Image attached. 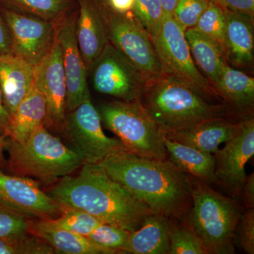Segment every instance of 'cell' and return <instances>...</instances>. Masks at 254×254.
I'll use <instances>...</instances> for the list:
<instances>
[{
    "instance_id": "6da1fadb",
    "label": "cell",
    "mask_w": 254,
    "mask_h": 254,
    "mask_svg": "<svg viewBox=\"0 0 254 254\" xmlns=\"http://www.w3.org/2000/svg\"><path fill=\"white\" fill-rule=\"evenodd\" d=\"M114 181L154 213L183 220L192 206L188 174L170 160L143 158L120 150L99 163Z\"/></svg>"
},
{
    "instance_id": "7a4b0ae2",
    "label": "cell",
    "mask_w": 254,
    "mask_h": 254,
    "mask_svg": "<svg viewBox=\"0 0 254 254\" xmlns=\"http://www.w3.org/2000/svg\"><path fill=\"white\" fill-rule=\"evenodd\" d=\"M76 176L63 177L48 194L63 208L91 214L103 223L133 232L153 211L114 181L98 163H84Z\"/></svg>"
},
{
    "instance_id": "3957f363",
    "label": "cell",
    "mask_w": 254,
    "mask_h": 254,
    "mask_svg": "<svg viewBox=\"0 0 254 254\" xmlns=\"http://www.w3.org/2000/svg\"><path fill=\"white\" fill-rule=\"evenodd\" d=\"M140 102L163 133L216 119L246 118L225 102L165 73L146 82Z\"/></svg>"
},
{
    "instance_id": "277c9868",
    "label": "cell",
    "mask_w": 254,
    "mask_h": 254,
    "mask_svg": "<svg viewBox=\"0 0 254 254\" xmlns=\"http://www.w3.org/2000/svg\"><path fill=\"white\" fill-rule=\"evenodd\" d=\"M5 150L9 158L4 170L39 183H53L71 175L84 164L76 152L50 133L44 125L36 128L23 143L6 137Z\"/></svg>"
},
{
    "instance_id": "5b68a950",
    "label": "cell",
    "mask_w": 254,
    "mask_h": 254,
    "mask_svg": "<svg viewBox=\"0 0 254 254\" xmlns=\"http://www.w3.org/2000/svg\"><path fill=\"white\" fill-rule=\"evenodd\" d=\"M192 206L182 221L195 232L207 254L235 253V230L242 208L235 200L188 174Z\"/></svg>"
},
{
    "instance_id": "8992f818",
    "label": "cell",
    "mask_w": 254,
    "mask_h": 254,
    "mask_svg": "<svg viewBox=\"0 0 254 254\" xmlns=\"http://www.w3.org/2000/svg\"><path fill=\"white\" fill-rule=\"evenodd\" d=\"M101 122L113 132L128 151L138 156L168 160L164 135L140 100H115L100 105Z\"/></svg>"
},
{
    "instance_id": "52a82bcc",
    "label": "cell",
    "mask_w": 254,
    "mask_h": 254,
    "mask_svg": "<svg viewBox=\"0 0 254 254\" xmlns=\"http://www.w3.org/2000/svg\"><path fill=\"white\" fill-rule=\"evenodd\" d=\"M151 41L163 73L181 80L210 98L226 103L195 66L185 31L172 15L164 14L160 31Z\"/></svg>"
},
{
    "instance_id": "ba28073f",
    "label": "cell",
    "mask_w": 254,
    "mask_h": 254,
    "mask_svg": "<svg viewBox=\"0 0 254 254\" xmlns=\"http://www.w3.org/2000/svg\"><path fill=\"white\" fill-rule=\"evenodd\" d=\"M101 123L99 112L92 103L91 98L66 113L60 133L84 163H99L114 152L127 150L119 138L105 135Z\"/></svg>"
},
{
    "instance_id": "9c48e42d",
    "label": "cell",
    "mask_w": 254,
    "mask_h": 254,
    "mask_svg": "<svg viewBox=\"0 0 254 254\" xmlns=\"http://www.w3.org/2000/svg\"><path fill=\"white\" fill-rule=\"evenodd\" d=\"M106 21L110 43L133 64L147 81L163 74L153 42L131 10L120 12L108 3Z\"/></svg>"
},
{
    "instance_id": "30bf717a",
    "label": "cell",
    "mask_w": 254,
    "mask_h": 254,
    "mask_svg": "<svg viewBox=\"0 0 254 254\" xmlns=\"http://www.w3.org/2000/svg\"><path fill=\"white\" fill-rule=\"evenodd\" d=\"M88 73L95 90L123 101L140 100L146 80L125 55L109 43Z\"/></svg>"
},
{
    "instance_id": "8fae6325",
    "label": "cell",
    "mask_w": 254,
    "mask_h": 254,
    "mask_svg": "<svg viewBox=\"0 0 254 254\" xmlns=\"http://www.w3.org/2000/svg\"><path fill=\"white\" fill-rule=\"evenodd\" d=\"M11 40V55L33 67L48 55L56 40L57 24L0 4Z\"/></svg>"
},
{
    "instance_id": "7c38bea8",
    "label": "cell",
    "mask_w": 254,
    "mask_h": 254,
    "mask_svg": "<svg viewBox=\"0 0 254 254\" xmlns=\"http://www.w3.org/2000/svg\"><path fill=\"white\" fill-rule=\"evenodd\" d=\"M214 154L216 184L232 195H240L247 177L246 165L254 155L253 117L242 119L235 134Z\"/></svg>"
},
{
    "instance_id": "4fadbf2b",
    "label": "cell",
    "mask_w": 254,
    "mask_h": 254,
    "mask_svg": "<svg viewBox=\"0 0 254 254\" xmlns=\"http://www.w3.org/2000/svg\"><path fill=\"white\" fill-rule=\"evenodd\" d=\"M0 205L30 220H52L63 213V207L41 190L39 182L2 172H0Z\"/></svg>"
},
{
    "instance_id": "5bb4252c",
    "label": "cell",
    "mask_w": 254,
    "mask_h": 254,
    "mask_svg": "<svg viewBox=\"0 0 254 254\" xmlns=\"http://www.w3.org/2000/svg\"><path fill=\"white\" fill-rule=\"evenodd\" d=\"M78 8L57 24L56 38L61 48L66 80V113L72 111L91 98L87 83V71L76 35Z\"/></svg>"
},
{
    "instance_id": "9a60e30c",
    "label": "cell",
    "mask_w": 254,
    "mask_h": 254,
    "mask_svg": "<svg viewBox=\"0 0 254 254\" xmlns=\"http://www.w3.org/2000/svg\"><path fill=\"white\" fill-rule=\"evenodd\" d=\"M34 83L46 100L45 127L60 133L66 113V86L61 48L57 38L49 53L34 67Z\"/></svg>"
},
{
    "instance_id": "2e32d148",
    "label": "cell",
    "mask_w": 254,
    "mask_h": 254,
    "mask_svg": "<svg viewBox=\"0 0 254 254\" xmlns=\"http://www.w3.org/2000/svg\"><path fill=\"white\" fill-rule=\"evenodd\" d=\"M76 35L87 71L110 43L107 28L108 0H76Z\"/></svg>"
},
{
    "instance_id": "e0dca14e",
    "label": "cell",
    "mask_w": 254,
    "mask_h": 254,
    "mask_svg": "<svg viewBox=\"0 0 254 254\" xmlns=\"http://www.w3.org/2000/svg\"><path fill=\"white\" fill-rule=\"evenodd\" d=\"M242 120L216 119L200 123L191 128L169 132L163 135L178 143L213 154L219 149L221 143H225L235 134Z\"/></svg>"
},
{
    "instance_id": "ac0fdd59",
    "label": "cell",
    "mask_w": 254,
    "mask_h": 254,
    "mask_svg": "<svg viewBox=\"0 0 254 254\" xmlns=\"http://www.w3.org/2000/svg\"><path fill=\"white\" fill-rule=\"evenodd\" d=\"M224 10L226 18L225 58L237 67H252L254 63V17Z\"/></svg>"
},
{
    "instance_id": "d6986e66",
    "label": "cell",
    "mask_w": 254,
    "mask_h": 254,
    "mask_svg": "<svg viewBox=\"0 0 254 254\" xmlns=\"http://www.w3.org/2000/svg\"><path fill=\"white\" fill-rule=\"evenodd\" d=\"M34 85V67L13 55H0V87L12 115Z\"/></svg>"
},
{
    "instance_id": "ffe728a7",
    "label": "cell",
    "mask_w": 254,
    "mask_h": 254,
    "mask_svg": "<svg viewBox=\"0 0 254 254\" xmlns=\"http://www.w3.org/2000/svg\"><path fill=\"white\" fill-rule=\"evenodd\" d=\"M170 222L159 214L147 217L138 230L130 232L124 254H170Z\"/></svg>"
},
{
    "instance_id": "44dd1931",
    "label": "cell",
    "mask_w": 254,
    "mask_h": 254,
    "mask_svg": "<svg viewBox=\"0 0 254 254\" xmlns=\"http://www.w3.org/2000/svg\"><path fill=\"white\" fill-rule=\"evenodd\" d=\"M31 233L46 242L58 254H116L113 251L97 245L87 237L50 226L44 220L32 221Z\"/></svg>"
},
{
    "instance_id": "7402d4cb",
    "label": "cell",
    "mask_w": 254,
    "mask_h": 254,
    "mask_svg": "<svg viewBox=\"0 0 254 254\" xmlns=\"http://www.w3.org/2000/svg\"><path fill=\"white\" fill-rule=\"evenodd\" d=\"M46 121V100L34 83L11 115L7 138L23 143L38 127L45 126Z\"/></svg>"
},
{
    "instance_id": "603a6c76",
    "label": "cell",
    "mask_w": 254,
    "mask_h": 254,
    "mask_svg": "<svg viewBox=\"0 0 254 254\" xmlns=\"http://www.w3.org/2000/svg\"><path fill=\"white\" fill-rule=\"evenodd\" d=\"M163 141L169 160L179 170L206 183H216L215 157L211 153L182 144L165 136Z\"/></svg>"
},
{
    "instance_id": "cb8c5ba5",
    "label": "cell",
    "mask_w": 254,
    "mask_h": 254,
    "mask_svg": "<svg viewBox=\"0 0 254 254\" xmlns=\"http://www.w3.org/2000/svg\"><path fill=\"white\" fill-rule=\"evenodd\" d=\"M227 104L243 116L252 113L254 105V78L227 63L214 86Z\"/></svg>"
},
{
    "instance_id": "d4e9b609",
    "label": "cell",
    "mask_w": 254,
    "mask_h": 254,
    "mask_svg": "<svg viewBox=\"0 0 254 254\" xmlns=\"http://www.w3.org/2000/svg\"><path fill=\"white\" fill-rule=\"evenodd\" d=\"M185 36L193 60L215 86L227 63L224 53L213 41L194 28L187 29Z\"/></svg>"
},
{
    "instance_id": "484cf974",
    "label": "cell",
    "mask_w": 254,
    "mask_h": 254,
    "mask_svg": "<svg viewBox=\"0 0 254 254\" xmlns=\"http://www.w3.org/2000/svg\"><path fill=\"white\" fill-rule=\"evenodd\" d=\"M0 4L55 23L78 8L76 0H0Z\"/></svg>"
},
{
    "instance_id": "4316f807",
    "label": "cell",
    "mask_w": 254,
    "mask_h": 254,
    "mask_svg": "<svg viewBox=\"0 0 254 254\" xmlns=\"http://www.w3.org/2000/svg\"><path fill=\"white\" fill-rule=\"evenodd\" d=\"M170 251L169 254H205L204 246L191 228L185 222L171 219Z\"/></svg>"
},
{
    "instance_id": "83f0119b",
    "label": "cell",
    "mask_w": 254,
    "mask_h": 254,
    "mask_svg": "<svg viewBox=\"0 0 254 254\" xmlns=\"http://www.w3.org/2000/svg\"><path fill=\"white\" fill-rule=\"evenodd\" d=\"M44 220L50 226L85 237L89 235L103 223L91 214L71 208H63V213L58 218Z\"/></svg>"
},
{
    "instance_id": "f1b7e54d",
    "label": "cell",
    "mask_w": 254,
    "mask_h": 254,
    "mask_svg": "<svg viewBox=\"0 0 254 254\" xmlns=\"http://www.w3.org/2000/svg\"><path fill=\"white\" fill-rule=\"evenodd\" d=\"M194 28L213 41L225 55L226 18L224 10L220 6L209 1L208 8L200 16Z\"/></svg>"
},
{
    "instance_id": "f546056e",
    "label": "cell",
    "mask_w": 254,
    "mask_h": 254,
    "mask_svg": "<svg viewBox=\"0 0 254 254\" xmlns=\"http://www.w3.org/2000/svg\"><path fill=\"white\" fill-rule=\"evenodd\" d=\"M131 11L153 39L160 31L164 16L160 0H135Z\"/></svg>"
},
{
    "instance_id": "4dcf8cb0",
    "label": "cell",
    "mask_w": 254,
    "mask_h": 254,
    "mask_svg": "<svg viewBox=\"0 0 254 254\" xmlns=\"http://www.w3.org/2000/svg\"><path fill=\"white\" fill-rule=\"evenodd\" d=\"M53 247L29 234L16 238L0 239V254H53Z\"/></svg>"
},
{
    "instance_id": "1f68e13d",
    "label": "cell",
    "mask_w": 254,
    "mask_h": 254,
    "mask_svg": "<svg viewBox=\"0 0 254 254\" xmlns=\"http://www.w3.org/2000/svg\"><path fill=\"white\" fill-rule=\"evenodd\" d=\"M130 232L117 225L102 223L87 237L97 245L115 252L124 254Z\"/></svg>"
},
{
    "instance_id": "d6a6232c",
    "label": "cell",
    "mask_w": 254,
    "mask_h": 254,
    "mask_svg": "<svg viewBox=\"0 0 254 254\" xmlns=\"http://www.w3.org/2000/svg\"><path fill=\"white\" fill-rule=\"evenodd\" d=\"M31 220L0 205V239L16 238L31 233Z\"/></svg>"
},
{
    "instance_id": "836d02e7",
    "label": "cell",
    "mask_w": 254,
    "mask_h": 254,
    "mask_svg": "<svg viewBox=\"0 0 254 254\" xmlns=\"http://www.w3.org/2000/svg\"><path fill=\"white\" fill-rule=\"evenodd\" d=\"M208 0H179L173 16L184 31L194 28L208 8Z\"/></svg>"
},
{
    "instance_id": "e575fe53",
    "label": "cell",
    "mask_w": 254,
    "mask_h": 254,
    "mask_svg": "<svg viewBox=\"0 0 254 254\" xmlns=\"http://www.w3.org/2000/svg\"><path fill=\"white\" fill-rule=\"evenodd\" d=\"M237 241L245 253L254 254V209H247L242 213L235 230Z\"/></svg>"
},
{
    "instance_id": "d590c367",
    "label": "cell",
    "mask_w": 254,
    "mask_h": 254,
    "mask_svg": "<svg viewBox=\"0 0 254 254\" xmlns=\"http://www.w3.org/2000/svg\"><path fill=\"white\" fill-rule=\"evenodd\" d=\"M222 9L254 17V0H208Z\"/></svg>"
},
{
    "instance_id": "8d00e7d4",
    "label": "cell",
    "mask_w": 254,
    "mask_h": 254,
    "mask_svg": "<svg viewBox=\"0 0 254 254\" xmlns=\"http://www.w3.org/2000/svg\"><path fill=\"white\" fill-rule=\"evenodd\" d=\"M0 55H11V36L1 11H0Z\"/></svg>"
},
{
    "instance_id": "74e56055",
    "label": "cell",
    "mask_w": 254,
    "mask_h": 254,
    "mask_svg": "<svg viewBox=\"0 0 254 254\" xmlns=\"http://www.w3.org/2000/svg\"><path fill=\"white\" fill-rule=\"evenodd\" d=\"M241 194L247 209L254 208V173L247 177Z\"/></svg>"
},
{
    "instance_id": "f35d334b",
    "label": "cell",
    "mask_w": 254,
    "mask_h": 254,
    "mask_svg": "<svg viewBox=\"0 0 254 254\" xmlns=\"http://www.w3.org/2000/svg\"><path fill=\"white\" fill-rule=\"evenodd\" d=\"M11 115L5 106L2 91L0 87V135L6 138L9 131Z\"/></svg>"
},
{
    "instance_id": "ab89813d",
    "label": "cell",
    "mask_w": 254,
    "mask_h": 254,
    "mask_svg": "<svg viewBox=\"0 0 254 254\" xmlns=\"http://www.w3.org/2000/svg\"><path fill=\"white\" fill-rule=\"evenodd\" d=\"M110 6L120 12H127L131 11L135 0H108Z\"/></svg>"
},
{
    "instance_id": "60d3db41",
    "label": "cell",
    "mask_w": 254,
    "mask_h": 254,
    "mask_svg": "<svg viewBox=\"0 0 254 254\" xmlns=\"http://www.w3.org/2000/svg\"><path fill=\"white\" fill-rule=\"evenodd\" d=\"M178 1L179 0H160L164 14H169L173 16Z\"/></svg>"
},
{
    "instance_id": "b9f144b4",
    "label": "cell",
    "mask_w": 254,
    "mask_h": 254,
    "mask_svg": "<svg viewBox=\"0 0 254 254\" xmlns=\"http://www.w3.org/2000/svg\"><path fill=\"white\" fill-rule=\"evenodd\" d=\"M6 138L0 135V170H5L6 165V159L4 156Z\"/></svg>"
}]
</instances>
